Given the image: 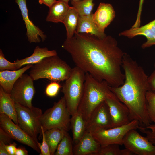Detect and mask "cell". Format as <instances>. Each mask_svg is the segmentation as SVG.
Instances as JSON below:
<instances>
[{"label":"cell","mask_w":155,"mask_h":155,"mask_svg":"<svg viewBox=\"0 0 155 155\" xmlns=\"http://www.w3.org/2000/svg\"><path fill=\"white\" fill-rule=\"evenodd\" d=\"M110 111L112 128L127 124L131 121L129 109L113 93L105 100Z\"/></svg>","instance_id":"13"},{"label":"cell","mask_w":155,"mask_h":155,"mask_svg":"<svg viewBox=\"0 0 155 155\" xmlns=\"http://www.w3.org/2000/svg\"><path fill=\"white\" fill-rule=\"evenodd\" d=\"M139 121L133 120L121 126L104 129L92 134L95 139L104 147L111 144L123 145V139L126 133L132 129H138Z\"/></svg>","instance_id":"8"},{"label":"cell","mask_w":155,"mask_h":155,"mask_svg":"<svg viewBox=\"0 0 155 155\" xmlns=\"http://www.w3.org/2000/svg\"><path fill=\"white\" fill-rule=\"evenodd\" d=\"M68 132L60 128H54L44 131L51 155H54L59 143Z\"/></svg>","instance_id":"24"},{"label":"cell","mask_w":155,"mask_h":155,"mask_svg":"<svg viewBox=\"0 0 155 155\" xmlns=\"http://www.w3.org/2000/svg\"><path fill=\"white\" fill-rule=\"evenodd\" d=\"M16 64L7 60L2 50H0V71L5 70L15 71L18 70Z\"/></svg>","instance_id":"30"},{"label":"cell","mask_w":155,"mask_h":155,"mask_svg":"<svg viewBox=\"0 0 155 155\" xmlns=\"http://www.w3.org/2000/svg\"><path fill=\"white\" fill-rule=\"evenodd\" d=\"M72 144L73 141L67 132L58 145L54 155H74Z\"/></svg>","instance_id":"26"},{"label":"cell","mask_w":155,"mask_h":155,"mask_svg":"<svg viewBox=\"0 0 155 155\" xmlns=\"http://www.w3.org/2000/svg\"><path fill=\"white\" fill-rule=\"evenodd\" d=\"M79 14L73 7H70L63 23L66 31V38H71L74 36L78 23Z\"/></svg>","instance_id":"25"},{"label":"cell","mask_w":155,"mask_h":155,"mask_svg":"<svg viewBox=\"0 0 155 155\" xmlns=\"http://www.w3.org/2000/svg\"><path fill=\"white\" fill-rule=\"evenodd\" d=\"M119 35L129 38L137 36H145L147 40L141 46L142 48L143 49L155 45V19L144 26L131 28L121 32L119 34Z\"/></svg>","instance_id":"15"},{"label":"cell","mask_w":155,"mask_h":155,"mask_svg":"<svg viewBox=\"0 0 155 155\" xmlns=\"http://www.w3.org/2000/svg\"><path fill=\"white\" fill-rule=\"evenodd\" d=\"M122 155H131L134 154L129 149L125 148V149H121Z\"/></svg>","instance_id":"41"},{"label":"cell","mask_w":155,"mask_h":155,"mask_svg":"<svg viewBox=\"0 0 155 155\" xmlns=\"http://www.w3.org/2000/svg\"><path fill=\"white\" fill-rule=\"evenodd\" d=\"M57 1L56 0H38L40 4H44L49 8Z\"/></svg>","instance_id":"39"},{"label":"cell","mask_w":155,"mask_h":155,"mask_svg":"<svg viewBox=\"0 0 155 155\" xmlns=\"http://www.w3.org/2000/svg\"><path fill=\"white\" fill-rule=\"evenodd\" d=\"M42 141L41 143L38 142V146L40 150V155H51L49 148L46 141L44 134V130L41 126Z\"/></svg>","instance_id":"33"},{"label":"cell","mask_w":155,"mask_h":155,"mask_svg":"<svg viewBox=\"0 0 155 155\" xmlns=\"http://www.w3.org/2000/svg\"><path fill=\"white\" fill-rule=\"evenodd\" d=\"M101 146L92 133L85 132L83 136L73 147L75 155H96Z\"/></svg>","instance_id":"17"},{"label":"cell","mask_w":155,"mask_h":155,"mask_svg":"<svg viewBox=\"0 0 155 155\" xmlns=\"http://www.w3.org/2000/svg\"><path fill=\"white\" fill-rule=\"evenodd\" d=\"M93 13L87 16H79L76 32L87 33L94 35L99 37H103L106 35L99 30L92 18Z\"/></svg>","instance_id":"21"},{"label":"cell","mask_w":155,"mask_h":155,"mask_svg":"<svg viewBox=\"0 0 155 155\" xmlns=\"http://www.w3.org/2000/svg\"><path fill=\"white\" fill-rule=\"evenodd\" d=\"M122 68L125 78L123 84L110 87L111 91L128 108L131 121L136 120L141 126L151 123L146 108V94L150 91L148 77L142 67L124 52Z\"/></svg>","instance_id":"2"},{"label":"cell","mask_w":155,"mask_h":155,"mask_svg":"<svg viewBox=\"0 0 155 155\" xmlns=\"http://www.w3.org/2000/svg\"><path fill=\"white\" fill-rule=\"evenodd\" d=\"M5 145L3 142H0V155H9L6 149Z\"/></svg>","instance_id":"40"},{"label":"cell","mask_w":155,"mask_h":155,"mask_svg":"<svg viewBox=\"0 0 155 155\" xmlns=\"http://www.w3.org/2000/svg\"><path fill=\"white\" fill-rule=\"evenodd\" d=\"M17 144L15 142L5 145L6 149L9 155H15L17 149Z\"/></svg>","instance_id":"37"},{"label":"cell","mask_w":155,"mask_h":155,"mask_svg":"<svg viewBox=\"0 0 155 155\" xmlns=\"http://www.w3.org/2000/svg\"><path fill=\"white\" fill-rule=\"evenodd\" d=\"M32 64H27L15 71L5 70L0 71V85L7 93L11 94L13 85L18 80Z\"/></svg>","instance_id":"18"},{"label":"cell","mask_w":155,"mask_h":155,"mask_svg":"<svg viewBox=\"0 0 155 155\" xmlns=\"http://www.w3.org/2000/svg\"><path fill=\"white\" fill-rule=\"evenodd\" d=\"M28 155V151L22 146H20L17 148L15 155Z\"/></svg>","instance_id":"38"},{"label":"cell","mask_w":155,"mask_h":155,"mask_svg":"<svg viewBox=\"0 0 155 155\" xmlns=\"http://www.w3.org/2000/svg\"><path fill=\"white\" fill-rule=\"evenodd\" d=\"M12 139L9 135L0 127V142L7 145L11 143Z\"/></svg>","instance_id":"34"},{"label":"cell","mask_w":155,"mask_h":155,"mask_svg":"<svg viewBox=\"0 0 155 155\" xmlns=\"http://www.w3.org/2000/svg\"><path fill=\"white\" fill-rule=\"evenodd\" d=\"M144 1V0H140L139 7L137 18L135 23L133 26L132 28H136L140 26L141 23V16L143 4Z\"/></svg>","instance_id":"35"},{"label":"cell","mask_w":155,"mask_h":155,"mask_svg":"<svg viewBox=\"0 0 155 155\" xmlns=\"http://www.w3.org/2000/svg\"><path fill=\"white\" fill-rule=\"evenodd\" d=\"M61 0V1H65V2H66L68 3L69 1H70V0Z\"/></svg>","instance_id":"42"},{"label":"cell","mask_w":155,"mask_h":155,"mask_svg":"<svg viewBox=\"0 0 155 155\" xmlns=\"http://www.w3.org/2000/svg\"><path fill=\"white\" fill-rule=\"evenodd\" d=\"M62 47L70 54L76 66L85 73L99 81H105L111 87L124 83L121 68L124 52L112 36L100 38L75 32L73 37L66 38Z\"/></svg>","instance_id":"1"},{"label":"cell","mask_w":155,"mask_h":155,"mask_svg":"<svg viewBox=\"0 0 155 155\" xmlns=\"http://www.w3.org/2000/svg\"><path fill=\"white\" fill-rule=\"evenodd\" d=\"M33 80L27 74H23L16 82L11 93L15 103L31 108L35 92Z\"/></svg>","instance_id":"9"},{"label":"cell","mask_w":155,"mask_h":155,"mask_svg":"<svg viewBox=\"0 0 155 155\" xmlns=\"http://www.w3.org/2000/svg\"><path fill=\"white\" fill-rule=\"evenodd\" d=\"M138 129L144 133L149 141L155 146V124H150L146 127L140 126Z\"/></svg>","instance_id":"31"},{"label":"cell","mask_w":155,"mask_h":155,"mask_svg":"<svg viewBox=\"0 0 155 155\" xmlns=\"http://www.w3.org/2000/svg\"><path fill=\"white\" fill-rule=\"evenodd\" d=\"M105 81H99L86 73L84 90L78 111L82 114L86 123L95 108L113 93Z\"/></svg>","instance_id":"3"},{"label":"cell","mask_w":155,"mask_h":155,"mask_svg":"<svg viewBox=\"0 0 155 155\" xmlns=\"http://www.w3.org/2000/svg\"><path fill=\"white\" fill-rule=\"evenodd\" d=\"M154 68H155L154 71H155V63H154Z\"/></svg>","instance_id":"43"},{"label":"cell","mask_w":155,"mask_h":155,"mask_svg":"<svg viewBox=\"0 0 155 155\" xmlns=\"http://www.w3.org/2000/svg\"><path fill=\"white\" fill-rule=\"evenodd\" d=\"M6 115L18 125L16 103L11 94L0 86V114Z\"/></svg>","instance_id":"20"},{"label":"cell","mask_w":155,"mask_h":155,"mask_svg":"<svg viewBox=\"0 0 155 155\" xmlns=\"http://www.w3.org/2000/svg\"><path fill=\"white\" fill-rule=\"evenodd\" d=\"M146 100L148 115L151 122L155 124V94L148 91L146 94Z\"/></svg>","instance_id":"28"},{"label":"cell","mask_w":155,"mask_h":155,"mask_svg":"<svg viewBox=\"0 0 155 155\" xmlns=\"http://www.w3.org/2000/svg\"><path fill=\"white\" fill-rule=\"evenodd\" d=\"M71 1H78V0H70Z\"/></svg>","instance_id":"44"},{"label":"cell","mask_w":155,"mask_h":155,"mask_svg":"<svg viewBox=\"0 0 155 155\" xmlns=\"http://www.w3.org/2000/svg\"><path fill=\"white\" fill-rule=\"evenodd\" d=\"M85 72L76 66L62 86L67 108L71 116L77 111L84 93Z\"/></svg>","instance_id":"5"},{"label":"cell","mask_w":155,"mask_h":155,"mask_svg":"<svg viewBox=\"0 0 155 155\" xmlns=\"http://www.w3.org/2000/svg\"><path fill=\"white\" fill-rule=\"evenodd\" d=\"M70 7L68 3L57 1L50 7L46 20L47 22H63Z\"/></svg>","instance_id":"22"},{"label":"cell","mask_w":155,"mask_h":155,"mask_svg":"<svg viewBox=\"0 0 155 155\" xmlns=\"http://www.w3.org/2000/svg\"><path fill=\"white\" fill-rule=\"evenodd\" d=\"M70 115L63 96L42 113L40 119L41 126L44 131L60 128L68 132L71 128Z\"/></svg>","instance_id":"6"},{"label":"cell","mask_w":155,"mask_h":155,"mask_svg":"<svg viewBox=\"0 0 155 155\" xmlns=\"http://www.w3.org/2000/svg\"><path fill=\"white\" fill-rule=\"evenodd\" d=\"M26 0H15L21 11L23 20L24 22L26 29V36L30 43H39L40 37L42 41H44L46 36L38 27L36 26L31 21L28 17V10L26 3Z\"/></svg>","instance_id":"14"},{"label":"cell","mask_w":155,"mask_h":155,"mask_svg":"<svg viewBox=\"0 0 155 155\" xmlns=\"http://www.w3.org/2000/svg\"><path fill=\"white\" fill-rule=\"evenodd\" d=\"M112 128V121L108 107L105 101L94 110L86 122L85 132L92 134Z\"/></svg>","instance_id":"10"},{"label":"cell","mask_w":155,"mask_h":155,"mask_svg":"<svg viewBox=\"0 0 155 155\" xmlns=\"http://www.w3.org/2000/svg\"><path fill=\"white\" fill-rule=\"evenodd\" d=\"M18 125L37 143L38 137L41 132V109L33 106L30 108L16 103Z\"/></svg>","instance_id":"7"},{"label":"cell","mask_w":155,"mask_h":155,"mask_svg":"<svg viewBox=\"0 0 155 155\" xmlns=\"http://www.w3.org/2000/svg\"><path fill=\"white\" fill-rule=\"evenodd\" d=\"M61 87L59 82L51 81L47 85L45 89V93L49 97H55L58 94Z\"/></svg>","instance_id":"32"},{"label":"cell","mask_w":155,"mask_h":155,"mask_svg":"<svg viewBox=\"0 0 155 155\" xmlns=\"http://www.w3.org/2000/svg\"><path fill=\"white\" fill-rule=\"evenodd\" d=\"M71 116L70 119L71 128L73 135V142L77 143L84 134L86 122L81 113L78 111Z\"/></svg>","instance_id":"23"},{"label":"cell","mask_w":155,"mask_h":155,"mask_svg":"<svg viewBox=\"0 0 155 155\" xmlns=\"http://www.w3.org/2000/svg\"><path fill=\"white\" fill-rule=\"evenodd\" d=\"M148 82L150 91L155 94V71L148 77Z\"/></svg>","instance_id":"36"},{"label":"cell","mask_w":155,"mask_h":155,"mask_svg":"<svg viewBox=\"0 0 155 155\" xmlns=\"http://www.w3.org/2000/svg\"><path fill=\"white\" fill-rule=\"evenodd\" d=\"M0 127L13 139L28 146L38 152H40L36 141L11 119L4 114H0Z\"/></svg>","instance_id":"12"},{"label":"cell","mask_w":155,"mask_h":155,"mask_svg":"<svg viewBox=\"0 0 155 155\" xmlns=\"http://www.w3.org/2000/svg\"><path fill=\"white\" fill-rule=\"evenodd\" d=\"M123 145L135 154L155 155V146L135 129L129 131L123 139Z\"/></svg>","instance_id":"11"},{"label":"cell","mask_w":155,"mask_h":155,"mask_svg":"<svg viewBox=\"0 0 155 155\" xmlns=\"http://www.w3.org/2000/svg\"><path fill=\"white\" fill-rule=\"evenodd\" d=\"M57 55V52L55 50H50L46 47H40L38 46L35 47L31 56L20 60L17 59L14 62L16 64L18 69L24 65H34L46 57Z\"/></svg>","instance_id":"19"},{"label":"cell","mask_w":155,"mask_h":155,"mask_svg":"<svg viewBox=\"0 0 155 155\" xmlns=\"http://www.w3.org/2000/svg\"><path fill=\"white\" fill-rule=\"evenodd\" d=\"M72 69L57 55L46 57L33 65L29 75L34 80L45 78L59 82L69 78Z\"/></svg>","instance_id":"4"},{"label":"cell","mask_w":155,"mask_h":155,"mask_svg":"<svg viewBox=\"0 0 155 155\" xmlns=\"http://www.w3.org/2000/svg\"><path fill=\"white\" fill-rule=\"evenodd\" d=\"M94 0L71 1V4L77 11L79 16L91 14L94 6Z\"/></svg>","instance_id":"27"},{"label":"cell","mask_w":155,"mask_h":155,"mask_svg":"<svg viewBox=\"0 0 155 155\" xmlns=\"http://www.w3.org/2000/svg\"><path fill=\"white\" fill-rule=\"evenodd\" d=\"M117 144H111L101 147L96 155H122V150Z\"/></svg>","instance_id":"29"},{"label":"cell","mask_w":155,"mask_h":155,"mask_svg":"<svg viewBox=\"0 0 155 155\" xmlns=\"http://www.w3.org/2000/svg\"><path fill=\"white\" fill-rule=\"evenodd\" d=\"M115 12L112 5L109 3H100L96 11L92 14L93 21L99 31L104 33L105 28L113 21Z\"/></svg>","instance_id":"16"}]
</instances>
